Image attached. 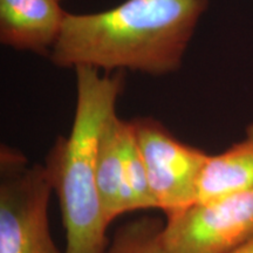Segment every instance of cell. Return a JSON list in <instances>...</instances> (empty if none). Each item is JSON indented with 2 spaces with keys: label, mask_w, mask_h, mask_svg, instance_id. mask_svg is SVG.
I'll use <instances>...</instances> for the list:
<instances>
[{
  "label": "cell",
  "mask_w": 253,
  "mask_h": 253,
  "mask_svg": "<svg viewBox=\"0 0 253 253\" xmlns=\"http://www.w3.org/2000/svg\"><path fill=\"white\" fill-rule=\"evenodd\" d=\"M209 0H126L97 13H67L49 52L60 68L167 75L183 58Z\"/></svg>",
  "instance_id": "6da1fadb"
},
{
  "label": "cell",
  "mask_w": 253,
  "mask_h": 253,
  "mask_svg": "<svg viewBox=\"0 0 253 253\" xmlns=\"http://www.w3.org/2000/svg\"><path fill=\"white\" fill-rule=\"evenodd\" d=\"M77 74V106L71 132L59 137L45 166L58 196L66 230L65 253H103L110 240L96 188L101 134L123 89L122 72L100 74L81 66Z\"/></svg>",
  "instance_id": "7a4b0ae2"
},
{
  "label": "cell",
  "mask_w": 253,
  "mask_h": 253,
  "mask_svg": "<svg viewBox=\"0 0 253 253\" xmlns=\"http://www.w3.org/2000/svg\"><path fill=\"white\" fill-rule=\"evenodd\" d=\"M52 192L45 166H30L24 154L1 145L0 253H62L49 229Z\"/></svg>",
  "instance_id": "3957f363"
},
{
  "label": "cell",
  "mask_w": 253,
  "mask_h": 253,
  "mask_svg": "<svg viewBox=\"0 0 253 253\" xmlns=\"http://www.w3.org/2000/svg\"><path fill=\"white\" fill-rule=\"evenodd\" d=\"M156 209L167 218L197 203L198 184L210 155L183 143L151 118L130 121Z\"/></svg>",
  "instance_id": "277c9868"
},
{
  "label": "cell",
  "mask_w": 253,
  "mask_h": 253,
  "mask_svg": "<svg viewBox=\"0 0 253 253\" xmlns=\"http://www.w3.org/2000/svg\"><path fill=\"white\" fill-rule=\"evenodd\" d=\"M253 239V188L196 203L167 218L168 253H230Z\"/></svg>",
  "instance_id": "5b68a950"
},
{
  "label": "cell",
  "mask_w": 253,
  "mask_h": 253,
  "mask_svg": "<svg viewBox=\"0 0 253 253\" xmlns=\"http://www.w3.org/2000/svg\"><path fill=\"white\" fill-rule=\"evenodd\" d=\"M59 0H0V41L19 50L46 54L61 33L68 12Z\"/></svg>",
  "instance_id": "8992f818"
},
{
  "label": "cell",
  "mask_w": 253,
  "mask_h": 253,
  "mask_svg": "<svg viewBox=\"0 0 253 253\" xmlns=\"http://www.w3.org/2000/svg\"><path fill=\"white\" fill-rule=\"evenodd\" d=\"M129 121L118 114L110 116L101 134L96 160V188L107 225L121 214L130 212L131 203L126 184L125 140Z\"/></svg>",
  "instance_id": "52a82bcc"
},
{
  "label": "cell",
  "mask_w": 253,
  "mask_h": 253,
  "mask_svg": "<svg viewBox=\"0 0 253 253\" xmlns=\"http://www.w3.org/2000/svg\"><path fill=\"white\" fill-rule=\"evenodd\" d=\"M253 188V123L238 143L209 157L198 184L197 203Z\"/></svg>",
  "instance_id": "ba28073f"
},
{
  "label": "cell",
  "mask_w": 253,
  "mask_h": 253,
  "mask_svg": "<svg viewBox=\"0 0 253 253\" xmlns=\"http://www.w3.org/2000/svg\"><path fill=\"white\" fill-rule=\"evenodd\" d=\"M164 224L156 217L126 221L115 231L103 253H168L163 243Z\"/></svg>",
  "instance_id": "9c48e42d"
},
{
  "label": "cell",
  "mask_w": 253,
  "mask_h": 253,
  "mask_svg": "<svg viewBox=\"0 0 253 253\" xmlns=\"http://www.w3.org/2000/svg\"><path fill=\"white\" fill-rule=\"evenodd\" d=\"M125 173L126 184L130 197L131 210L156 209L154 196L148 181V175L142 156L136 144L130 121L125 140Z\"/></svg>",
  "instance_id": "30bf717a"
},
{
  "label": "cell",
  "mask_w": 253,
  "mask_h": 253,
  "mask_svg": "<svg viewBox=\"0 0 253 253\" xmlns=\"http://www.w3.org/2000/svg\"><path fill=\"white\" fill-rule=\"evenodd\" d=\"M230 253H253V239L250 240L246 244L242 245L240 248L233 250V251Z\"/></svg>",
  "instance_id": "8fae6325"
},
{
  "label": "cell",
  "mask_w": 253,
  "mask_h": 253,
  "mask_svg": "<svg viewBox=\"0 0 253 253\" xmlns=\"http://www.w3.org/2000/svg\"><path fill=\"white\" fill-rule=\"evenodd\" d=\"M59 1H62V0H59Z\"/></svg>",
  "instance_id": "7c38bea8"
}]
</instances>
